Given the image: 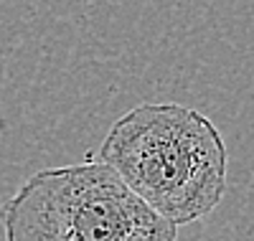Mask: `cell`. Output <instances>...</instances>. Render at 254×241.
Wrapping results in <instances>:
<instances>
[{
  "instance_id": "cell-2",
  "label": "cell",
  "mask_w": 254,
  "mask_h": 241,
  "mask_svg": "<svg viewBox=\"0 0 254 241\" xmlns=\"http://www.w3.org/2000/svg\"><path fill=\"white\" fill-rule=\"evenodd\" d=\"M3 231L5 241H176L178 234L99 160L33 173L5 203Z\"/></svg>"
},
{
  "instance_id": "cell-1",
  "label": "cell",
  "mask_w": 254,
  "mask_h": 241,
  "mask_svg": "<svg viewBox=\"0 0 254 241\" xmlns=\"http://www.w3.org/2000/svg\"><path fill=\"white\" fill-rule=\"evenodd\" d=\"M99 163L176 229L206 218L226 190L229 152L219 127L178 102L125 112L104 135Z\"/></svg>"
}]
</instances>
